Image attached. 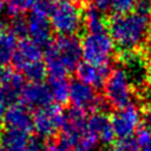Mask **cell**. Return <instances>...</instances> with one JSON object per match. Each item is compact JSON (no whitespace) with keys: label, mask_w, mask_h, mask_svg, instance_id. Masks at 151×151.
Segmentation results:
<instances>
[{"label":"cell","mask_w":151,"mask_h":151,"mask_svg":"<svg viewBox=\"0 0 151 151\" xmlns=\"http://www.w3.org/2000/svg\"><path fill=\"white\" fill-rule=\"evenodd\" d=\"M150 26V15L134 11L116 15L110 22V35L118 47L131 51L139 47L146 40Z\"/></svg>","instance_id":"6da1fadb"},{"label":"cell","mask_w":151,"mask_h":151,"mask_svg":"<svg viewBox=\"0 0 151 151\" xmlns=\"http://www.w3.org/2000/svg\"><path fill=\"white\" fill-rule=\"evenodd\" d=\"M50 22L59 35H74L84 24V12L76 0H60L52 5Z\"/></svg>","instance_id":"7a4b0ae2"},{"label":"cell","mask_w":151,"mask_h":151,"mask_svg":"<svg viewBox=\"0 0 151 151\" xmlns=\"http://www.w3.org/2000/svg\"><path fill=\"white\" fill-rule=\"evenodd\" d=\"M114 41L110 33L87 32L81 40V54L86 63L94 65H110L114 52Z\"/></svg>","instance_id":"3957f363"},{"label":"cell","mask_w":151,"mask_h":151,"mask_svg":"<svg viewBox=\"0 0 151 151\" xmlns=\"http://www.w3.org/2000/svg\"><path fill=\"white\" fill-rule=\"evenodd\" d=\"M104 94L110 106L119 110L132 103V79L126 68L111 71L104 84Z\"/></svg>","instance_id":"277c9868"},{"label":"cell","mask_w":151,"mask_h":151,"mask_svg":"<svg viewBox=\"0 0 151 151\" xmlns=\"http://www.w3.org/2000/svg\"><path fill=\"white\" fill-rule=\"evenodd\" d=\"M64 117L65 113L58 104L39 109L33 116V130L39 138H52L63 126Z\"/></svg>","instance_id":"5b68a950"},{"label":"cell","mask_w":151,"mask_h":151,"mask_svg":"<svg viewBox=\"0 0 151 151\" xmlns=\"http://www.w3.org/2000/svg\"><path fill=\"white\" fill-rule=\"evenodd\" d=\"M140 122H142L140 109L132 103L125 107L117 110L111 118V124L114 136L118 138L132 137V133L139 130Z\"/></svg>","instance_id":"8992f818"},{"label":"cell","mask_w":151,"mask_h":151,"mask_svg":"<svg viewBox=\"0 0 151 151\" xmlns=\"http://www.w3.org/2000/svg\"><path fill=\"white\" fill-rule=\"evenodd\" d=\"M51 45L68 72L77 68L83 54L81 41L76 35H59Z\"/></svg>","instance_id":"52a82bcc"},{"label":"cell","mask_w":151,"mask_h":151,"mask_svg":"<svg viewBox=\"0 0 151 151\" xmlns=\"http://www.w3.org/2000/svg\"><path fill=\"white\" fill-rule=\"evenodd\" d=\"M73 107L81 111H98L101 107V99L96 88L80 80H73L70 84V99Z\"/></svg>","instance_id":"ba28073f"},{"label":"cell","mask_w":151,"mask_h":151,"mask_svg":"<svg viewBox=\"0 0 151 151\" xmlns=\"http://www.w3.org/2000/svg\"><path fill=\"white\" fill-rule=\"evenodd\" d=\"M25 77L17 70L4 68L0 72V100L5 104H14L25 87Z\"/></svg>","instance_id":"9c48e42d"},{"label":"cell","mask_w":151,"mask_h":151,"mask_svg":"<svg viewBox=\"0 0 151 151\" xmlns=\"http://www.w3.org/2000/svg\"><path fill=\"white\" fill-rule=\"evenodd\" d=\"M42 55L44 52L41 50V46H39L28 38H24L20 39V41H18V46L14 52L12 64L17 71H22L28 65L40 61Z\"/></svg>","instance_id":"30bf717a"},{"label":"cell","mask_w":151,"mask_h":151,"mask_svg":"<svg viewBox=\"0 0 151 151\" xmlns=\"http://www.w3.org/2000/svg\"><path fill=\"white\" fill-rule=\"evenodd\" d=\"M63 137H65L71 144L76 142L78 138L84 136L87 131V117L84 111L71 107L64 117L63 123Z\"/></svg>","instance_id":"8fae6325"},{"label":"cell","mask_w":151,"mask_h":151,"mask_svg":"<svg viewBox=\"0 0 151 151\" xmlns=\"http://www.w3.org/2000/svg\"><path fill=\"white\" fill-rule=\"evenodd\" d=\"M28 35L39 46H48L52 39V26L50 22V17L32 12L27 19Z\"/></svg>","instance_id":"7c38bea8"},{"label":"cell","mask_w":151,"mask_h":151,"mask_svg":"<svg viewBox=\"0 0 151 151\" xmlns=\"http://www.w3.org/2000/svg\"><path fill=\"white\" fill-rule=\"evenodd\" d=\"M76 73L78 80L90 85L93 88H99L105 84L111 71L110 65H94L84 61L77 66Z\"/></svg>","instance_id":"4fadbf2b"},{"label":"cell","mask_w":151,"mask_h":151,"mask_svg":"<svg viewBox=\"0 0 151 151\" xmlns=\"http://www.w3.org/2000/svg\"><path fill=\"white\" fill-rule=\"evenodd\" d=\"M5 124L9 129H15L25 132L33 130V116L29 107L25 104L14 103L6 110Z\"/></svg>","instance_id":"5bb4252c"},{"label":"cell","mask_w":151,"mask_h":151,"mask_svg":"<svg viewBox=\"0 0 151 151\" xmlns=\"http://www.w3.org/2000/svg\"><path fill=\"white\" fill-rule=\"evenodd\" d=\"M21 97L25 105H27L28 107H37L38 110L51 105L53 100L50 86L45 85L44 83L26 84L22 90Z\"/></svg>","instance_id":"9a60e30c"},{"label":"cell","mask_w":151,"mask_h":151,"mask_svg":"<svg viewBox=\"0 0 151 151\" xmlns=\"http://www.w3.org/2000/svg\"><path fill=\"white\" fill-rule=\"evenodd\" d=\"M88 131L103 144H111L114 137L111 119L104 112L97 111L87 118Z\"/></svg>","instance_id":"2e32d148"},{"label":"cell","mask_w":151,"mask_h":151,"mask_svg":"<svg viewBox=\"0 0 151 151\" xmlns=\"http://www.w3.org/2000/svg\"><path fill=\"white\" fill-rule=\"evenodd\" d=\"M29 140L28 133L25 131L7 127L0 132V146L7 151H25Z\"/></svg>","instance_id":"e0dca14e"},{"label":"cell","mask_w":151,"mask_h":151,"mask_svg":"<svg viewBox=\"0 0 151 151\" xmlns=\"http://www.w3.org/2000/svg\"><path fill=\"white\" fill-rule=\"evenodd\" d=\"M18 46V38L2 21H0V65L12 61Z\"/></svg>","instance_id":"ac0fdd59"},{"label":"cell","mask_w":151,"mask_h":151,"mask_svg":"<svg viewBox=\"0 0 151 151\" xmlns=\"http://www.w3.org/2000/svg\"><path fill=\"white\" fill-rule=\"evenodd\" d=\"M44 58H45L44 63L46 65V70H47V74L50 77V79L66 78L68 71L64 66V64L61 63L59 57L57 55V53H55V51L51 44L46 47V51L44 53Z\"/></svg>","instance_id":"d6986e66"},{"label":"cell","mask_w":151,"mask_h":151,"mask_svg":"<svg viewBox=\"0 0 151 151\" xmlns=\"http://www.w3.org/2000/svg\"><path fill=\"white\" fill-rule=\"evenodd\" d=\"M84 25L87 32H101L105 31L104 13L98 11L93 5H90L84 12Z\"/></svg>","instance_id":"ffe728a7"},{"label":"cell","mask_w":151,"mask_h":151,"mask_svg":"<svg viewBox=\"0 0 151 151\" xmlns=\"http://www.w3.org/2000/svg\"><path fill=\"white\" fill-rule=\"evenodd\" d=\"M50 90L53 99L58 104H64L70 99V83L66 78L50 79Z\"/></svg>","instance_id":"44dd1931"},{"label":"cell","mask_w":151,"mask_h":151,"mask_svg":"<svg viewBox=\"0 0 151 151\" xmlns=\"http://www.w3.org/2000/svg\"><path fill=\"white\" fill-rule=\"evenodd\" d=\"M24 77L29 80V83H42L45 77L47 76L46 65L44 61H37L22 70Z\"/></svg>","instance_id":"7402d4cb"},{"label":"cell","mask_w":151,"mask_h":151,"mask_svg":"<svg viewBox=\"0 0 151 151\" xmlns=\"http://www.w3.org/2000/svg\"><path fill=\"white\" fill-rule=\"evenodd\" d=\"M98 144H99V140L90 131H87L84 136H81L76 142H73L72 146L74 151H96L98 147Z\"/></svg>","instance_id":"603a6c76"},{"label":"cell","mask_w":151,"mask_h":151,"mask_svg":"<svg viewBox=\"0 0 151 151\" xmlns=\"http://www.w3.org/2000/svg\"><path fill=\"white\" fill-rule=\"evenodd\" d=\"M107 151H140V147L136 138L125 137L112 142Z\"/></svg>","instance_id":"cb8c5ba5"},{"label":"cell","mask_w":151,"mask_h":151,"mask_svg":"<svg viewBox=\"0 0 151 151\" xmlns=\"http://www.w3.org/2000/svg\"><path fill=\"white\" fill-rule=\"evenodd\" d=\"M110 9L113 11L117 15L126 14L132 12L136 5V0H107Z\"/></svg>","instance_id":"d4e9b609"},{"label":"cell","mask_w":151,"mask_h":151,"mask_svg":"<svg viewBox=\"0 0 151 151\" xmlns=\"http://www.w3.org/2000/svg\"><path fill=\"white\" fill-rule=\"evenodd\" d=\"M11 31L15 34L17 38H20V39H24L26 38V35L28 34V25H27V20L21 18V17H18L15 19H13L12 21V25H11Z\"/></svg>","instance_id":"484cf974"},{"label":"cell","mask_w":151,"mask_h":151,"mask_svg":"<svg viewBox=\"0 0 151 151\" xmlns=\"http://www.w3.org/2000/svg\"><path fill=\"white\" fill-rule=\"evenodd\" d=\"M140 151H151V130L147 127H142L137 131L136 137Z\"/></svg>","instance_id":"4316f807"},{"label":"cell","mask_w":151,"mask_h":151,"mask_svg":"<svg viewBox=\"0 0 151 151\" xmlns=\"http://www.w3.org/2000/svg\"><path fill=\"white\" fill-rule=\"evenodd\" d=\"M48 150L50 151H74L72 144L65 137H60L58 139L52 140L48 146Z\"/></svg>","instance_id":"83f0119b"},{"label":"cell","mask_w":151,"mask_h":151,"mask_svg":"<svg viewBox=\"0 0 151 151\" xmlns=\"http://www.w3.org/2000/svg\"><path fill=\"white\" fill-rule=\"evenodd\" d=\"M136 12L150 15L151 14V0H136Z\"/></svg>","instance_id":"f1b7e54d"},{"label":"cell","mask_w":151,"mask_h":151,"mask_svg":"<svg viewBox=\"0 0 151 151\" xmlns=\"http://www.w3.org/2000/svg\"><path fill=\"white\" fill-rule=\"evenodd\" d=\"M25 151H45V146L39 139L32 138L29 140V143H28V145H27Z\"/></svg>","instance_id":"f546056e"},{"label":"cell","mask_w":151,"mask_h":151,"mask_svg":"<svg viewBox=\"0 0 151 151\" xmlns=\"http://www.w3.org/2000/svg\"><path fill=\"white\" fill-rule=\"evenodd\" d=\"M18 6L20 7L21 12H25V11H28V9H32V7L35 5V2L38 0H15Z\"/></svg>","instance_id":"4dcf8cb0"},{"label":"cell","mask_w":151,"mask_h":151,"mask_svg":"<svg viewBox=\"0 0 151 151\" xmlns=\"http://www.w3.org/2000/svg\"><path fill=\"white\" fill-rule=\"evenodd\" d=\"M92 5H93L98 11H100L101 13H105L106 11L110 9V5H109V1H107V0H93Z\"/></svg>","instance_id":"1f68e13d"},{"label":"cell","mask_w":151,"mask_h":151,"mask_svg":"<svg viewBox=\"0 0 151 151\" xmlns=\"http://www.w3.org/2000/svg\"><path fill=\"white\" fill-rule=\"evenodd\" d=\"M144 118H145V124H146V127L149 130H151V100L147 103L146 107H145V114H144Z\"/></svg>","instance_id":"d6a6232c"},{"label":"cell","mask_w":151,"mask_h":151,"mask_svg":"<svg viewBox=\"0 0 151 151\" xmlns=\"http://www.w3.org/2000/svg\"><path fill=\"white\" fill-rule=\"evenodd\" d=\"M6 104L0 100V129L2 126V124L5 123V116H6Z\"/></svg>","instance_id":"836d02e7"},{"label":"cell","mask_w":151,"mask_h":151,"mask_svg":"<svg viewBox=\"0 0 151 151\" xmlns=\"http://www.w3.org/2000/svg\"><path fill=\"white\" fill-rule=\"evenodd\" d=\"M45 1H47V2H50L51 5H53V4H55V2H58V1H60V0H45Z\"/></svg>","instance_id":"e575fe53"},{"label":"cell","mask_w":151,"mask_h":151,"mask_svg":"<svg viewBox=\"0 0 151 151\" xmlns=\"http://www.w3.org/2000/svg\"><path fill=\"white\" fill-rule=\"evenodd\" d=\"M0 151H7V150H6V149H4L2 146H0Z\"/></svg>","instance_id":"d590c367"}]
</instances>
